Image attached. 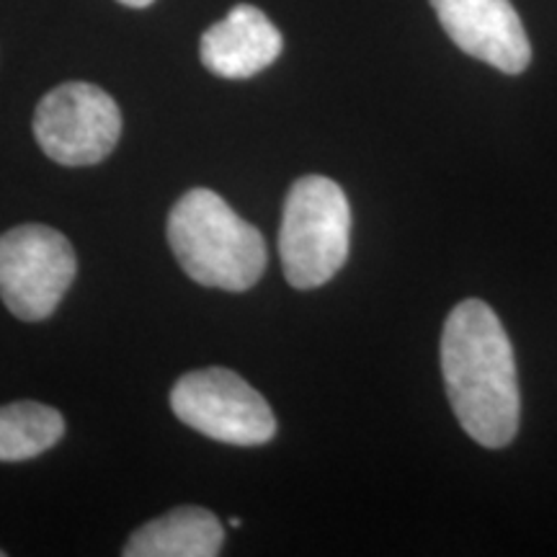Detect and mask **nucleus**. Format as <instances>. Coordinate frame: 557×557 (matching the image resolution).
<instances>
[{"instance_id":"nucleus-11","label":"nucleus","mask_w":557,"mask_h":557,"mask_svg":"<svg viewBox=\"0 0 557 557\" xmlns=\"http://www.w3.org/2000/svg\"><path fill=\"white\" fill-rule=\"evenodd\" d=\"M120 3L127 5V9H148L156 0H120Z\"/></svg>"},{"instance_id":"nucleus-3","label":"nucleus","mask_w":557,"mask_h":557,"mask_svg":"<svg viewBox=\"0 0 557 557\" xmlns=\"http://www.w3.org/2000/svg\"><path fill=\"white\" fill-rule=\"evenodd\" d=\"M351 240V207L336 181L302 176L292 184L278 227L284 276L295 289L329 284L344 269Z\"/></svg>"},{"instance_id":"nucleus-12","label":"nucleus","mask_w":557,"mask_h":557,"mask_svg":"<svg viewBox=\"0 0 557 557\" xmlns=\"http://www.w3.org/2000/svg\"><path fill=\"white\" fill-rule=\"evenodd\" d=\"M3 555H5V553H3V549H0V557H3Z\"/></svg>"},{"instance_id":"nucleus-8","label":"nucleus","mask_w":557,"mask_h":557,"mask_svg":"<svg viewBox=\"0 0 557 557\" xmlns=\"http://www.w3.org/2000/svg\"><path fill=\"white\" fill-rule=\"evenodd\" d=\"M282 32L256 5L240 3L212 24L199 41V58L209 73L240 81L274 65L282 54Z\"/></svg>"},{"instance_id":"nucleus-2","label":"nucleus","mask_w":557,"mask_h":557,"mask_svg":"<svg viewBox=\"0 0 557 557\" xmlns=\"http://www.w3.org/2000/svg\"><path fill=\"white\" fill-rule=\"evenodd\" d=\"M169 246L194 282L225 292L250 289L269 263L259 230L209 189L186 191L173 205Z\"/></svg>"},{"instance_id":"nucleus-1","label":"nucleus","mask_w":557,"mask_h":557,"mask_svg":"<svg viewBox=\"0 0 557 557\" xmlns=\"http://www.w3.org/2000/svg\"><path fill=\"white\" fill-rule=\"evenodd\" d=\"M442 374L459 426L500 449L519 431L521 398L508 333L483 299H462L442 333Z\"/></svg>"},{"instance_id":"nucleus-5","label":"nucleus","mask_w":557,"mask_h":557,"mask_svg":"<svg viewBox=\"0 0 557 557\" xmlns=\"http://www.w3.org/2000/svg\"><path fill=\"white\" fill-rule=\"evenodd\" d=\"M75 274V250L54 227L18 225L0 235V299L18 320L50 318Z\"/></svg>"},{"instance_id":"nucleus-9","label":"nucleus","mask_w":557,"mask_h":557,"mask_svg":"<svg viewBox=\"0 0 557 557\" xmlns=\"http://www.w3.org/2000/svg\"><path fill=\"white\" fill-rule=\"evenodd\" d=\"M225 532L212 511L199 506H178L148 521L132 534L124 557H214L220 555Z\"/></svg>"},{"instance_id":"nucleus-10","label":"nucleus","mask_w":557,"mask_h":557,"mask_svg":"<svg viewBox=\"0 0 557 557\" xmlns=\"http://www.w3.org/2000/svg\"><path fill=\"white\" fill-rule=\"evenodd\" d=\"M65 436V418L45 403L18 400L0 406V462H26L45 455Z\"/></svg>"},{"instance_id":"nucleus-4","label":"nucleus","mask_w":557,"mask_h":557,"mask_svg":"<svg viewBox=\"0 0 557 557\" xmlns=\"http://www.w3.org/2000/svg\"><path fill=\"white\" fill-rule=\"evenodd\" d=\"M171 410L189 429L233 447H261L276 436L267 398L222 367L184 374L171 389Z\"/></svg>"},{"instance_id":"nucleus-7","label":"nucleus","mask_w":557,"mask_h":557,"mask_svg":"<svg viewBox=\"0 0 557 557\" xmlns=\"http://www.w3.org/2000/svg\"><path fill=\"white\" fill-rule=\"evenodd\" d=\"M431 5L442 29L465 54L506 75L524 73L532 45L511 0H431Z\"/></svg>"},{"instance_id":"nucleus-6","label":"nucleus","mask_w":557,"mask_h":557,"mask_svg":"<svg viewBox=\"0 0 557 557\" xmlns=\"http://www.w3.org/2000/svg\"><path fill=\"white\" fill-rule=\"evenodd\" d=\"M41 152L67 169L96 165L111 156L122 135V111L107 90L90 83H62L34 111Z\"/></svg>"}]
</instances>
